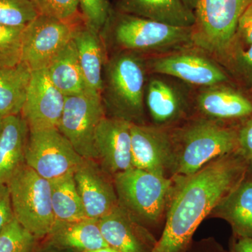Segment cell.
Returning a JSON list of instances; mask_svg holds the SVG:
<instances>
[{
  "label": "cell",
  "instance_id": "10",
  "mask_svg": "<svg viewBox=\"0 0 252 252\" xmlns=\"http://www.w3.org/2000/svg\"><path fill=\"white\" fill-rule=\"evenodd\" d=\"M77 26L38 15L25 26L22 62L26 63L32 71L46 69L72 40Z\"/></svg>",
  "mask_w": 252,
  "mask_h": 252
},
{
  "label": "cell",
  "instance_id": "1",
  "mask_svg": "<svg viewBox=\"0 0 252 252\" xmlns=\"http://www.w3.org/2000/svg\"><path fill=\"white\" fill-rule=\"evenodd\" d=\"M238 151L215 159L198 172L174 177L165 228L150 252H182L204 219L247 176Z\"/></svg>",
  "mask_w": 252,
  "mask_h": 252
},
{
  "label": "cell",
  "instance_id": "36",
  "mask_svg": "<svg viewBox=\"0 0 252 252\" xmlns=\"http://www.w3.org/2000/svg\"><path fill=\"white\" fill-rule=\"evenodd\" d=\"M236 252H252V238H241L235 245Z\"/></svg>",
  "mask_w": 252,
  "mask_h": 252
},
{
  "label": "cell",
  "instance_id": "11",
  "mask_svg": "<svg viewBox=\"0 0 252 252\" xmlns=\"http://www.w3.org/2000/svg\"><path fill=\"white\" fill-rule=\"evenodd\" d=\"M180 50L150 60L147 62V69L204 88L228 81L224 71L213 60L195 51Z\"/></svg>",
  "mask_w": 252,
  "mask_h": 252
},
{
  "label": "cell",
  "instance_id": "35",
  "mask_svg": "<svg viewBox=\"0 0 252 252\" xmlns=\"http://www.w3.org/2000/svg\"><path fill=\"white\" fill-rule=\"evenodd\" d=\"M14 218L9 187L0 184V232Z\"/></svg>",
  "mask_w": 252,
  "mask_h": 252
},
{
  "label": "cell",
  "instance_id": "9",
  "mask_svg": "<svg viewBox=\"0 0 252 252\" xmlns=\"http://www.w3.org/2000/svg\"><path fill=\"white\" fill-rule=\"evenodd\" d=\"M84 160L59 130L30 132L26 165L49 182L74 175Z\"/></svg>",
  "mask_w": 252,
  "mask_h": 252
},
{
  "label": "cell",
  "instance_id": "13",
  "mask_svg": "<svg viewBox=\"0 0 252 252\" xmlns=\"http://www.w3.org/2000/svg\"><path fill=\"white\" fill-rule=\"evenodd\" d=\"M65 95L50 79L46 69L32 71L27 97L21 115L30 132L59 130Z\"/></svg>",
  "mask_w": 252,
  "mask_h": 252
},
{
  "label": "cell",
  "instance_id": "2",
  "mask_svg": "<svg viewBox=\"0 0 252 252\" xmlns=\"http://www.w3.org/2000/svg\"><path fill=\"white\" fill-rule=\"evenodd\" d=\"M147 61L142 54L114 51L107 58L102 74L101 98L109 117L130 124H144Z\"/></svg>",
  "mask_w": 252,
  "mask_h": 252
},
{
  "label": "cell",
  "instance_id": "26",
  "mask_svg": "<svg viewBox=\"0 0 252 252\" xmlns=\"http://www.w3.org/2000/svg\"><path fill=\"white\" fill-rule=\"evenodd\" d=\"M51 203L56 222L69 223L88 218L74 175L51 181Z\"/></svg>",
  "mask_w": 252,
  "mask_h": 252
},
{
  "label": "cell",
  "instance_id": "29",
  "mask_svg": "<svg viewBox=\"0 0 252 252\" xmlns=\"http://www.w3.org/2000/svg\"><path fill=\"white\" fill-rule=\"evenodd\" d=\"M34 239L14 218L0 232V252H31Z\"/></svg>",
  "mask_w": 252,
  "mask_h": 252
},
{
  "label": "cell",
  "instance_id": "31",
  "mask_svg": "<svg viewBox=\"0 0 252 252\" xmlns=\"http://www.w3.org/2000/svg\"><path fill=\"white\" fill-rule=\"evenodd\" d=\"M84 23L100 33L108 19L112 7L109 0H78Z\"/></svg>",
  "mask_w": 252,
  "mask_h": 252
},
{
  "label": "cell",
  "instance_id": "37",
  "mask_svg": "<svg viewBox=\"0 0 252 252\" xmlns=\"http://www.w3.org/2000/svg\"><path fill=\"white\" fill-rule=\"evenodd\" d=\"M182 1L185 3V4L188 6L189 9L195 11L197 6H198L199 0H182Z\"/></svg>",
  "mask_w": 252,
  "mask_h": 252
},
{
  "label": "cell",
  "instance_id": "3",
  "mask_svg": "<svg viewBox=\"0 0 252 252\" xmlns=\"http://www.w3.org/2000/svg\"><path fill=\"white\" fill-rule=\"evenodd\" d=\"M100 35L117 51L165 53L193 44V28H180L121 12L112 8Z\"/></svg>",
  "mask_w": 252,
  "mask_h": 252
},
{
  "label": "cell",
  "instance_id": "17",
  "mask_svg": "<svg viewBox=\"0 0 252 252\" xmlns=\"http://www.w3.org/2000/svg\"><path fill=\"white\" fill-rule=\"evenodd\" d=\"M145 104L154 126L165 127L185 117L188 109L183 91L171 81L152 77L146 86Z\"/></svg>",
  "mask_w": 252,
  "mask_h": 252
},
{
  "label": "cell",
  "instance_id": "27",
  "mask_svg": "<svg viewBox=\"0 0 252 252\" xmlns=\"http://www.w3.org/2000/svg\"><path fill=\"white\" fill-rule=\"evenodd\" d=\"M25 26L0 23V68L14 67L22 62Z\"/></svg>",
  "mask_w": 252,
  "mask_h": 252
},
{
  "label": "cell",
  "instance_id": "34",
  "mask_svg": "<svg viewBox=\"0 0 252 252\" xmlns=\"http://www.w3.org/2000/svg\"><path fill=\"white\" fill-rule=\"evenodd\" d=\"M234 68L239 75L252 82V44L245 51H234Z\"/></svg>",
  "mask_w": 252,
  "mask_h": 252
},
{
  "label": "cell",
  "instance_id": "22",
  "mask_svg": "<svg viewBox=\"0 0 252 252\" xmlns=\"http://www.w3.org/2000/svg\"><path fill=\"white\" fill-rule=\"evenodd\" d=\"M134 219L119 205L99 219L101 233L109 247L120 252H144Z\"/></svg>",
  "mask_w": 252,
  "mask_h": 252
},
{
  "label": "cell",
  "instance_id": "8",
  "mask_svg": "<svg viewBox=\"0 0 252 252\" xmlns=\"http://www.w3.org/2000/svg\"><path fill=\"white\" fill-rule=\"evenodd\" d=\"M105 117L100 94L85 90L65 96L59 130L81 157L97 161L94 134Z\"/></svg>",
  "mask_w": 252,
  "mask_h": 252
},
{
  "label": "cell",
  "instance_id": "12",
  "mask_svg": "<svg viewBox=\"0 0 252 252\" xmlns=\"http://www.w3.org/2000/svg\"><path fill=\"white\" fill-rule=\"evenodd\" d=\"M130 134L132 167L172 175L175 158L171 133L159 126L131 124Z\"/></svg>",
  "mask_w": 252,
  "mask_h": 252
},
{
  "label": "cell",
  "instance_id": "14",
  "mask_svg": "<svg viewBox=\"0 0 252 252\" xmlns=\"http://www.w3.org/2000/svg\"><path fill=\"white\" fill-rule=\"evenodd\" d=\"M130 123L107 117L94 134L97 160L106 173L113 176L132 168Z\"/></svg>",
  "mask_w": 252,
  "mask_h": 252
},
{
  "label": "cell",
  "instance_id": "23",
  "mask_svg": "<svg viewBox=\"0 0 252 252\" xmlns=\"http://www.w3.org/2000/svg\"><path fill=\"white\" fill-rule=\"evenodd\" d=\"M31 77V68L23 62L14 67L0 68V116L21 114Z\"/></svg>",
  "mask_w": 252,
  "mask_h": 252
},
{
  "label": "cell",
  "instance_id": "28",
  "mask_svg": "<svg viewBox=\"0 0 252 252\" xmlns=\"http://www.w3.org/2000/svg\"><path fill=\"white\" fill-rule=\"evenodd\" d=\"M39 15L72 26L84 23L78 0H32Z\"/></svg>",
  "mask_w": 252,
  "mask_h": 252
},
{
  "label": "cell",
  "instance_id": "6",
  "mask_svg": "<svg viewBox=\"0 0 252 252\" xmlns=\"http://www.w3.org/2000/svg\"><path fill=\"white\" fill-rule=\"evenodd\" d=\"M114 185L123 208L134 217L157 222L165 211L173 190V179L132 168L114 176Z\"/></svg>",
  "mask_w": 252,
  "mask_h": 252
},
{
  "label": "cell",
  "instance_id": "21",
  "mask_svg": "<svg viewBox=\"0 0 252 252\" xmlns=\"http://www.w3.org/2000/svg\"><path fill=\"white\" fill-rule=\"evenodd\" d=\"M226 220L241 238H252V177H245L212 212Z\"/></svg>",
  "mask_w": 252,
  "mask_h": 252
},
{
  "label": "cell",
  "instance_id": "7",
  "mask_svg": "<svg viewBox=\"0 0 252 252\" xmlns=\"http://www.w3.org/2000/svg\"><path fill=\"white\" fill-rule=\"evenodd\" d=\"M252 0H199L195 10L193 44L224 58L234 40L239 18Z\"/></svg>",
  "mask_w": 252,
  "mask_h": 252
},
{
  "label": "cell",
  "instance_id": "30",
  "mask_svg": "<svg viewBox=\"0 0 252 252\" xmlns=\"http://www.w3.org/2000/svg\"><path fill=\"white\" fill-rule=\"evenodd\" d=\"M39 15L32 0H0V23L25 26Z\"/></svg>",
  "mask_w": 252,
  "mask_h": 252
},
{
  "label": "cell",
  "instance_id": "19",
  "mask_svg": "<svg viewBox=\"0 0 252 252\" xmlns=\"http://www.w3.org/2000/svg\"><path fill=\"white\" fill-rule=\"evenodd\" d=\"M117 11L180 28H193L195 12L182 0H117Z\"/></svg>",
  "mask_w": 252,
  "mask_h": 252
},
{
  "label": "cell",
  "instance_id": "5",
  "mask_svg": "<svg viewBox=\"0 0 252 252\" xmlns=\"http://www.w3.org/2000/svg\"><path fill=\"white\" fill-rule=\"evenodd\" d=\"M15 219L36 238L50 235L56 224L51 182L24 164L6 184Z\"/></svg>",
  "mask_w": 252,
  "mask_h": 252
},
{
  "label": "cell",
  "instance_id": "39",
  "mask_svg": "<svg viewBox=\"0 0 252 252\" xmlns=\"http://www.w3.org/2000/svg\"><path fill=\"white\" fill-rule=\"evenodd\" d=\"M3 119H4V117L0 116V135H1V130H2Z\"/></svg>",
  "mask_w": 252,
  "mask_h": 252
},
{
  "label": "cell",
  "instance_id": "15",
  "mask_svg": "<svg viewBox=\"0 0 252 252\" xmlns=\"http://www.w3.org/2000/svg\"><path fill=\"white\" fill-rule=\"evenodd\" d=\"M74 178L88 218L99 220L119 206L114 181L95 160L84 158Z\"/></svg>",
  "mask_w": 252,
  "mask_h": 252
},
{
  "label": "cell",
  "instance_id": "20",
  "mask_svg": "<svg viewBox=\"0 0 252 252\" xmlns=\"http://www.w3.org/2000/svg\"><path fill=\"white\" fill-rule=\"evenodd\" d=\"M29 135L27 123L21 114L4 117L0 135V184H7L26 164Z\"/></svg>",
  "mask_w": 252,
  "mask_h": 252
},
{
  "label": "cell",
  "instance_id": "32",
  "mask_svg": "<svg viewBox=\"0 0 252 252\" xmlns=\"http://www.w3.org/2000/svg\"><path fill=\"white\" fill-rule=\"evenodd\" d=\"M238 152L252 167V116L238 130Z\"/></svg>",
  "mask_w": 252,
  "mask_h": 252
},
{
  "label": "cell",
  "instance_id": "4",
  "mask_svg": "<svg viewBox=\"0 0 252 252\" xmlns=\"http://www.w3.org/2000/svg\"><path fill=\"white\" fill-rule=\"evenodd\" d=\"M173 177L198 172L217 158L238 151V130L209 119L194 120L172 132Z\"/></svg>",
  "mask_w": 252,
  "mask_h": 252
},
{
  "label": "cell",
  "instance_id": "38",
  "mask_svg": "<svg viewBox=\"0 0 252 252\" xmlns=\"http://www.w3.org/2000/svg\"><path fill=\"white\" fill-rule=\"evenodd\" d=\"M84 252H120L115 249L111 248V247H106V248H102L97 249V250H91V251H86Z\"/></svg>",
  "mask_w": 252,
  "mask_h": 252
},
{
  "label": "cell",
  "instance_id": "24",
  "mask_svg": "<svg viewBox=\"0 0 252 252\" xmlns=\"http://www.w3.org/2000/svg\"><path fill=\"white\" fill-rule=\"evenodd\" d=\"M50 235L59 245L82 252L109 247L101 233L99 220L96 219L69 223L56 222Z\"/></svg>",
  "mask_w": 252,
  "mask_h": 252
},
{
  "label": "cell",
  "instance_id": "16",
  "mask_svg": "<svg viewBox=\"0 0 252 252\" xmlns=\"http://www.w3.org/2000/svg\"><path fill=\"white\" fill-rule=\"evenodd\" d=\"M197 109L214 122L237 120L252 116V102L240 91L224 84L205 87L197 96Z\"/></svg>",
  "mask_w": 252,
  "mask_h": 252
},
{
  "label": "cell",
  "instance_id": "18",
  "mask_svg": "<svg viewBox=\"0 0 252 252\" xmlns=\"http://www.w3.org/2000/svg\"><path fill=\"white\" fill-rule=\"evenodd\" d=\"M73 39L77 46L86 90L100 94L104 66L107 61L106 46L100 33L82 23L76 27Z\"/></svg>",
  "mask_w": 252,
  "mask_h": 252
},
{
  "label": "cell",
  "instance_id": "25",
  "mask_svg": "<svg viewBox=\"0 0 252 252\" xmlns=\"http://www.w3.org/2000/svg\"><path fill=\"white\" fill-rule=\"evenodd\" d=\"M50 79L65 96L86 90L77 46L72 39L46 68Z\"/></svg>",
  "mask_w": 252,
  "mask_h": 252
},
{
  "label": "cell",
  "instance_id": "33",
  "mask_svg": "<svg viewBox=\"0 0 252 252\" xmlns=\"http://www.w3.org/2000/svg\"><path fill=\"white\" fill-rule=\"evenodd\" d=\"M236 38L248 46L252 44V1L239 18L234 40Z\"/></svg>",
  "mask_w": 252,
  "mask_h": 252
}]
</instances>
